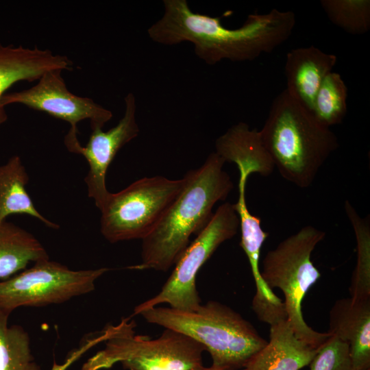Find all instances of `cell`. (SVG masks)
<instances>
[{
    "label": "cell",
    "instance_id": "cell-10",
    "mask_svg": "<svg viewBox=\"0 0 370 370\" xmlns=\"http://www.w3.org/2000/svg\"><path fill=\"white\" fill-rule=\"evenodd\" d=\"M62 72L48 71L31 88L6 92L1 99V106L4 108L14 103L26 106L68 122L70 130L73 131L78 132L77 125L84 120L90 121L91 130L102 129L112 119V112L89 97L72 93L66 87Z\"/></svg>",
    "mask_w": 370,
    "mask_h": 370
},
{
    "label": "cell",
    "instance_id": "cell-13",
    "mask_svg": "<svg viewBox=\"0 0 370 370\" xmlns=\"http://www.w3.org/2000/svg\"><path fill=\"white\" fill-rule=\"evenodd\" d=\"M328 332L348 344L354 370L370 369V299L336 300L329 312Z\"/></svg>",
    "mask_w": 370,
    "mask_h": 370
},
{
    "label": "cell",
    "instance_id": "cell-24",
    "mask_svg": "<svg viewBox=\"0 0 370 370\" xmlns=\"http://www.w3.org/2000/svg\"><path fill=\"white\" fill-rule=\"evenodd\" d=\"M310 370H354L348 344L330 335L318 349Z\"/></svg>",
    "mask_w": 370,
    "mask_h": 370
},
{
    "label": "cell",
    "instance_id": "cell-25",
    "mask_svg": "<svg viewBox=\"0 0 370 370\" xmlns=\"http://www.w3.org/2000/svg\"><path fill=\"white\" fill-rule=\"evenodd\" d=\"M252 309L260 321L269 325L283 319H288L284 303L276 305L266 299L254 296L252 300Z\"/></svg>",
    "mask_w": 370,
    "mask_h": 370
},
{
    "label": "cell",
    "instance_id": "cell-16",
    "mask_svg": "<svg viewBox=\"0 0 370 370\" xmlns=\"http://www.w3.org/2000/svg\"><path fill=\"white\" fill-rule=\"evenodd\" d=\"M215 152L225 162L236 164L238 169L262 176L271 175L275 166L264 147L260 131L240 122L229 128L215 141Z\"/></svg>",
    "mask_w": 370,
    "mask_h": 370
},
{
    "label": "cell",
    "instance_id": "cell-2",
    "mask_svg": "<svg viewBox=\"0 0 370 370\" xmlns=\"http://www.w3.org/2000/svg\"><path fill=\"white\" fill-rule=\"evenodd\" d=\"M225 161L211 153L198 169L184 176V186L153 230L142 239L141 259L134 269L167 271L175 264L190 243L214 214L212 208L224 201L234 188L223 169Z\"/></svg>",
    "mask_w": 370,
    "mask_h": 370
},
{
    "label": "cell",
    "instance_id": "cell-14",
    "mask_svg": "<svg viewBox=\"0 0 370 370\" xmlns=\"http://www.w3.org/2000/svg\"><path fill=\"white\" fill-rule=\"evenodd\" d=\"M337 57L312 45L293 49L286 54V91L312 112L317 91L336 65Z\"/></svg>",
    "mask_w": 370,
    "mask_h": 370
},
{
    "label": "cell",
    "instance_id": "cell-5",
    "mask_svg": "<svg viewBox=\"0 0 370 370\" xmlns=\"http://www.w3.org/2000/svg\"><path fill=\"white\" fill-rule=\"evenodd\" d=\"M134 320L123 318L109 325L105 348L85 362L82 370L109 369L121 362L128 370H199L204 347L175 330L165 329L160 337L151 339L136 334Z\"/></svg>",
    "mask_w": 370,
    "mask_h": 370
},
{
    "label": "cell",
    "instance_id": "cell-20",
    "mask_svg": "<svg viewBox=\"0 0 370 370\" xmlns=\"http://www.w3.org/2000/svg\"><path fill=\"white\" fill-rule=\"evenodd\" d=\"M9 316L0 311V370H42L32 354L28 333L20 325L8 326Z\"/></svg>",
    "mask_w": 370,
    "mask_h": 370
},
{
    "label": "cell",
    "instance_id": "cell-3",
    "mask_svg": "<svg viewBox=\"0 0 370 370\" xmlns=\"http://www.w3.org/2000/svg\"><path fill=\"white\" fill-rule=\"evenodd\" d=\"M262 143L282 177L296 186H310L338 147L336 135L284 90L273 100L260 130Z\"/></svg>",
    "mask_w": 370,
    "mask_h": 370
},
{
    "label": "cell",
    "instance_id": "cell-11",
    "mask_svg": "<svg viewBox=\"0 0 370 370\" xmlns=\"http://www.w3.org/2000/svg\"><path fill=\"white\" fill-rule=\"evenodd\" d=\"M136 112V98L130 92L125 97L124 114L114 127L107 132L101 128L92 130L85 146L78 140V132L69 130L64 137V143L67 149L70 152L82 155L88 163L89 171L84 181L88 197L93 199L99 210L103 208L110 194L106 184L110 164L118 151L136 138L140 132Z\"/></svg>",
    "mask_w": 370,
    "mask_h": 370
},
{
    "label": "cell",
    "instance_id": "cell-18",
    "mask_svg": "<svg viewBox=\"0 0 370 370\" xmlns=\"http://www.w3.org/2000/svg\"><path fill=\"white\" fill-rule=\"evenodd\" d=\"M29 176L18 156L0 165V224L15 214H28L52 229L59 225L42 216L36 208L25 186Z\"/></svg>",
    "mask_w": 370,
    "mask_h": 370
},
{
    "label": "cell",
    "instance_id": "cell-4",
    "mask_svg": "<svg viewBox=\"0 0 370 370\" xmlns=\"http://www.w3.org/2000/svg\"><path fill=\"white\" fill-rule=\"evenodd\" d=\"M139 314L148 323L192 338L209 352L212 366L225 370L243 369L267 343L239 313L216 301L190 312L156 306Z\"/></svg>",
    "mask_w": 370,
    "mask_h": 370
},
{
    "label": "cell",
    "instance_id": "cell-28",
    "mask_svg": "<svg viewBox=\"0 0 370 370\" xmlns=\"http://www.w3.org/2000/svg\"><path fill=\"white\" fill-rule=\"evenodd\" d=\"M365 370H370V369H365Z\"/></svg>",
    "mask_w": 370,
    "mask_h": 370
},
{
    "label": "cell",
    "instance_id": "cell-22",
    "mask_svg": "<svg viewBox=\"0 0 370 370\" xmlns=\"http://www.w3.org/2000/svg\"><path fill=\"white\" fill-rule=\"evenodd\" d=\"M347 88L341 75L329 73L316 95L312 114L327 127L343 122L347 111Z\"/></svg>",
    "mask_w": 370,
    "mask_h": 370
},
{
    "label": "cell",
    "instance_id": "cell-21",
    "mask_svg": "<svg viewBox=\"0 0 370 370\" xmlns=\"http://www.w3.org/2000/svg\"><path fill=\"white\" fill-rule=\"evenodd\" d=\"M345 208L352 223L357 242V261L349 286L353 300L370 299V229L369 222L361 219L351 204L345 201Z\"/></svg>",
    "mask_w": 370,
    "mask_h": 370
},
{
    "label": "cell",
    "instance_id": "cell-27",
    "mask_svg": "<svg viewBox=\"0 0 370 370\" xmlns=\"http://www.w3.org/2000/svg\"><path fill=\"white\" fill-rule=\"evenodd\" d=\"M199 370H225V369H221V368L216 367H214V366L211 365L210 367H204L202 369H201Z\"/></svg>",
    "mask_w": 370,
    "mask_h": 370
},
{
    "label": "cell",
    "instance_id": "cell-8",
    "mask_svg": "<svg viewBox=\"0 0 370 370\" xmlns=\"http://www.w3.org/2000/svg\"><path fill=\"white\" fill-rule=\"evenodd\" d=\"M239 224L233 204H221L205 228L186 247L160 292L136 306L134 314L162 304L184 312L197 309L201 304L196 286L197 275L216 249L236 234Z\"/></svg>",
    "mask_w": 370,
    "mask_h": 370
},
{
    "label": "cell",
    "instance_id": "cell-23",
    "mask_svg": "<svg viewBox=\"0 0 370 370\" xmlns=\"http://www.w3.org/2000/svg\"><path fill=\"white\" fill-rule=\"evenodd\" d=\"M329 20L352 34H363L370 29L369 0H322Z\"/></svg>",
    "mask_w": 370,
    "mask_h": 370
},
{
    "label": "cell",
    "instance_id": "cell-19",
    "mask_svg": "<svg viewBox=\"0 0 370 370\" xmlns=\"http://www.w3.org/2000/svg\"><path fill=\"white\" fill-rule=\"evenodd\" d=\"M49 259L40 241L31 233L6 221L0 224V280L26 269L29 262Z\"/></svg>",
    "mask_w": 370,
    "mask_h": 370
},
{
    "label": "cell",
    "instance_id": "cell-1",
    "mask_svg": "<svg viewBox=\"0 0 370 370\" xmlns=\"http://www.w3.org/2000/svg\"><path fill=\"white\" fill-rule=\"evenodd\" d=\"M162 17L147 29L156 42L194 45L195 53L206 64L223 60L250 61L271 53L286 42L295 26L292 11L273 9L266 14H249L243 25L228 29L221 18L193 12L186 0H164Z\"/></svg>",
    "mask_w": 370,
    "mask_h": 370
},
{
    "label": "cell",
    "instance_id": "cell-26",
    "mask_svg": "<svg viewBox=\"0 0 370 370\" xmlns=\"http://www.w3.org/2000/svg\"><path fill=\"white\" fill-rule=\"evenodd\" d=\"M101 339L99 336L86 340L79 347L74 349L69 354L63 363L58 364L54 361L51 370H67L84 354L97 344L101 343Z\"/></svg>",
    "mask_w": 370,
    "mask_h": 370
},
{
    "label": "cell",
    "instance_id": "cell-12",
    "mask_svg": "<svg viewBox=\"0 0 370 370\" xmlns=\"http://www.w3.org/2000/svg\"><path fill=\"white\" fill-rule=\"evenodd\" d=\"M73 69V63L67 56L55 54L49 49L0 43V125L8 119L1 104V99L14 84L37 81L50 71Z\"/></svg>",
    "mask_w": 370,
    "mask_h": 370
},
{
    "label": "cell",
    "instance_id": "cell-7",
    "mask_svg": "<svg viewBox=\"0 0 370 370\" xmlns=\"http://www.w3.org/2000/svg\"><path fill=\"white\" fill-rule=\"evenodd\" d=\"M184 177H143L110 194L100 210L101 234L110 243L143 239L155 227L182 190Z\"/></svg>",
    "mask_w": 370,
    "mask_h": 370
},
{
    "label": "cell",
    "instance_id": "cell-15",
    "mask_svg": "<svg viewBox=\"0 0 370 370\" xmlns=\"http://www.w3.org/2000/svg\"><path fill=\"white\" fill-rule=\"evenodd\" d=\"M269 338L243 370H299L310 365L318 350L296 337L288 319L270 325Z\"/></svg>",
    "mask_w": 370,
    "mask_h": 370
},
{
    "label": "cell",
    "instance_id": "cell-6",
    "mask_svg": "<svg viewBox=\"0 0 370 370\" xmlns=\"http://www.w3.org/2000/svg\"><path fill=\"white\" fill-rule=\"evenodd\" d=\"M325 236V232L312 225L303 227L268 251L260 269L267 286L282 291L288 321L296 337L316 349L330 334L317 332L308 325L304 319L301 304L309 288L321 277L311 255Z\"/></svg>",
    "mask_w": 370,
    "mask_h": 370
},
{
    "label": "cell",
    "instance_id": "cell-9",
    "mask_svg": "<svg viewBox=\"0 0 370 370\" xmlns=\"http://www.w3.org/2000/svg\"><path fill=\"white\" fill-rule=\"evenodd\" d=\"M106 267L74 271L49 259L39 260L0 281V311L9 314L19 307H40L65 302L95 289Z\"/></svg>",
    "mask_w": 370,
    "mask_h": 370
},
{
    "label": "cell",
    "instance_id": "cell-17",
    "mask_svg": "<svg viewBox=\"0 0 370 370\" xmlns=\"http://www.w3.org/2000/svg\"><path fill=\"white\" fill-rule=\"evenodd\" d=\"M247 181L245 178L239 177L238 198L237 202L233 204L239 218L241 231L240 245L248 258L255 280L256 286L255 297L266 299L274 304L280 305L283 301L267 286L260 275L259 266L260 250L269 234L262 229L260 219L252 214L248 209L245 197Z\"/></svg>",
    "mask_w": 370,
    "mask_h": 370
}]
</instances>
